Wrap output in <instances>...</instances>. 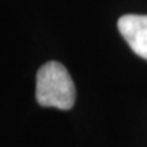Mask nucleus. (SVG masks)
<instances>
[{
	"instance_id": "obj_1",
	"label": "nucleus",
	"mask_w": 147,
	"mask_h": 147,
	"mask_svg": "<svg viewBox=\"0 0 147 147\" xmlns=\"http://www.w3.org/2000/svg\"><path fill=\"white\" fill-rule=\"evenodd\" d=\"M75 84L67 68L59 61H48L38 69L36 78V100L41 106L61 110L75 104Z\"/></svg>"
},
{
	"instance_id": "obj_2",
	"label": "nucleus",
	"mask_w": 147,
	"mask_h": 147,
	"mask_svg": "<svg viewBox=\"0 0 147 147\" xmlns=\"http://www.w3.org/2000/svg\"><path fill=\"white\" fill-rule=\"evenodd\" d=\"M117 27L132 51L147 60V15H123L117 22Z\"/></svg>"
}]
</instances>
